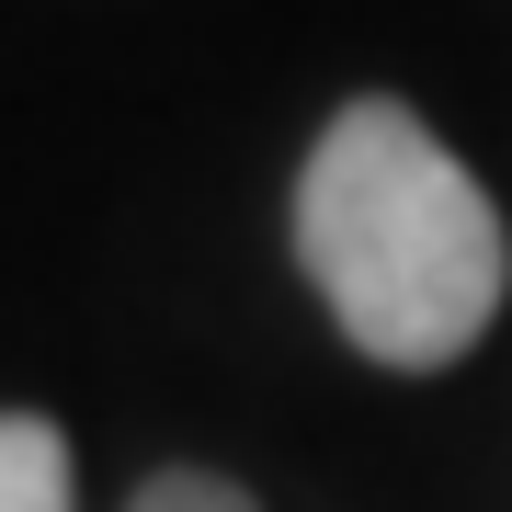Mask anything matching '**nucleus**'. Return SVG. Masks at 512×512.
Returning <instances> with one entry per match:
<instances>
[{"instance_id":"nucleus-3","label":"nucleus","mask_w":512,"mask_h":512,"mask_svg":"<svg viewBox=\"0 0 512 512\" xmlns=\"http://www.w3.org/2000/svg\"><path fill=\"white\" fill-rule=\"evenodd\" d=\"M126 512H262L251 490H239L228 467H148Z\"/></svg>"},{"instance_id":"nucleus-1","label":"nucleus","mask_w":512,"mask_h":512,"mask_svg":"<svg viewBox=\"0 0 512 512\" xmlns=\"http://www.w3.org/2000/svg\"><path fill=\"white\" fill-rule=\"evenodd\" d=\"M285 251L365 365L444 376L490 342L512 296V228L478 194V171L433 137V114L399 92H353L296 160Z\"/></svg>"},{"instance_id":"nucleus-2","label":"nucleus","mask_w":512,"mask_h":512,"mask_svg":"<svg viewBox=\"0 0 512 512\" xmlns=\"http://www.w3.org/2000/svg\"><path fill=\"white\" fill-rule=\"evenodd\" d=\"M0 512H80L69 433L46 410H0Z\"/></svg>"}]
</instances>
